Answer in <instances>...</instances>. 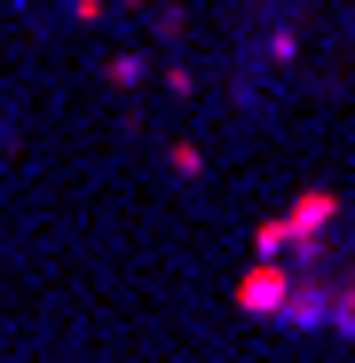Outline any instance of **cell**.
I'll return each instance as SVG.
<instances>
[{"label":"cell","mask_w":355,"mask_h":363,"mask_svg":"<svg viewBox=\"0 0 355 363\" xmlns=\"http://www.w3.org/2000/svg\"><path fill=\"white\" fill-rule=\"evenodd\" d=\"M166 166H174V174H182V182H198V166H205V158H198L190 143H174V158H166Z\"/></svg>","instance_id":"cell-3"},{"label":"cell","mask_w":355,"mask_h":363,"mask_svg":"<svg viewBox=\"0 0 355 363\" xmlns=\"http://www.w3.org/2000/svg\"><path fill=\"white\" fill-rule=\"evenodd\" d=\"M284 300H292V269L276 253H261L245 277H237V308L245 316H284Z\"/></svg>","instance_id":"cell-1"},{"label":"cell","mask_w":355,"mask_h":363,"mask_svg":"<svg viewBox=\"0 0 355 363\" xmlns=\"http://www.w3.org/2000/svg\"><path fill=\"white\" fill-rule=\"evenodd\" d=\"M332 300H339V292H324V284H308V292H292V300H284V324H300V332L332 324Z\"/></svg>","instance_id":"cell-2"}]
</instances>
